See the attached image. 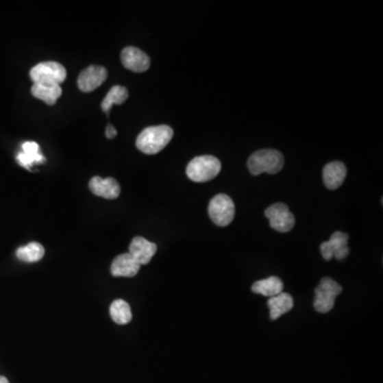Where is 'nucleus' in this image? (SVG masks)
I'll return each mask as SVG.
<instances>
[{"label": "nucleus", "instance_id": "obj_1", "mask_svg": "<svg viewBox=\"0 0 383 383\" xmlns=\"http://www.w3.org/2000/svg\"><path fill=\"white\" fill-rule=\"evenodd\" d=\"M173 136L174 130L167 125L148 127L138 134L136 147L146 155H156L166 147Z\"/></svg>", "mask_w": 383, "mask_h": 383}, {"label": "nucleus", "instance_id": "obj_2", "mask_svg": "<svg viewBox=\"0 0 383 383\" xmlns=\"http://www.w3.org/2000/svg\"><path fill=\"white\" fill-rule=\"evenodd\" d=\"M247 164L254 176H259L263 173L274 175L284 167V158L278 150L261 149L250 156Z\"/></svg>", "mask_w": 383, "mask_h": 383}, {"label": "nucleus", "instance_id": "obj_3", "mask_svg": "<svg viewBox=\"0 0 383 383\" xmlns=\"http://www.w3.org/2000/svg\"><path fill=\"white\" fill-rule=\"evenodd\" d=\"M221 169V161L213 156H200L194 158L186 167V175L190 180L203 184L212 180Z\"/></svg>", "mask_w": 383, "mask_h": 383}, {"label": "nucleus", "instance_id": "obj_4", "mask_svg": "<svg viewBox=\"0 0 383 383\" xmlns=\"http://www.w3.org/2000/svg\"><path fill=\"white\" fill-rule=\"evenodd\" d=\"M208 213L213 223L219 227H226L234 221L236 215V207L234 200L226 194H217L211 199Z\"/></svg>", "mask_w": 383, "mask_h": 383}, {"label": "nucleus", "instance_id": "obj_5", "mask_svg": "<svg viewBox=\"0 0 383 383\" xmlns=\"http://www.w3.org/2000/svg\"><path fill=\"white\" fill-rule=\"evenodd\" d=\"M342 286L334 279L325 277L315 288L314 308L319 313H328L334 309L336 297L342 293Z\"/></svg>", "mask_w": 383, "mask_h": 383}, {"label": "nucleus", "instance_id": "obj_6", "mask_svg": "<svg viewBox=\"0 0 383 383\" xmlns=\"http://www.w3.org/2000/svg\"><path fill=\"white\" fill-rule=\"evenodd\" d=\"M67 72L62 64L53 61L42 62L32 67L30 71V78L34 84H61L66 79Z\"/></svg>", "mask_w": 383, "mask_h": 383}, {"label": "nucleus", "instance_id": "obj_7", "mask_svg": "<svg viewBox=\"0 0 383 383\" xmlns=\"http://www.w3.org/2000/svg\"><path fill=\"white\" fill-rule=\"evenodd\" d=\"M271 228L279 232H288L294 228L295 217L291 213L286 203H277L265 210Z\"/></svg>", "mask_w": 383, "mask_h": 383}, {"label": "nucleus", "instance_id": "obj_8", "mask_svg": "<svg viewBox=\"0 0 383 383\" xmlns=\"http://www.w3.org/2000/svg\"><path fill=\"white\" fill-rule=\"evenodd\" d=\"M108 77L107 69L100 65H90L84 69L78 77V88L84 93L93 92L99 88Z\"/></svg>", "mask_w": 383, "mask_h": 383}, {"label": "nucleus", "instance_id": "obj_9", "mask_svg": "<svg viewBox=\"0 0 383 383\" xmlns=\"http://www.w3.org/2000/svg\"><path fill=\"white\" fill-rule=\"evenodd\" d=\"M123 65L134 73H144L150 67V59L143 50L129 46L124 48L121 55Z\"/></svg>", "mask_w": 383, "mask_h": 383}, {"label": "nucleus", "instance_id": "obj_10", "mask_svg": "<svg viewBox=\"0 0 383 383\" xmlns=\"http://www.w3.org/2000/svg\"><path fill=\"white\" fill-rule=\"evenodd\" d=\"M88 188L94 195L106 199H116L121 194V186L114 178H100L95 176L90 179Z\"/></svg>", "mask_w": 383, "mask_h": 383}, {"label": "nucleus", "instance_id": "obj_11", "mask_svg": "<svg viewBox=\"0 0 383 383\" xmlns=\"http://www.w3.org/2000/svg\"><path fill=\"white\" fill-rule=\"evenodd\" d=\"M156 253H157V245L142 236H136L129 246V254L140 265L148 264Z\"/></svg>", "mask_w": 383, "mask_h": 383}, {"label": "nucleus", "instance_id": "obj_12", "mask_svg": "<svg viewBox=\"0 0 383 383\" xmlns=\"http://www.w3.org/2000/svg\"><path fill=\"white\" fill-rule=\"evenodd\" d=\"M140 264L130 254L117 256L111 264V274L114 277L131 278L138 275Z\"/></svg>", "mask_w": 383, "mask_h": 383}, {"label": "nucleus", "instance_id": "obj_13", "mask_svg": "<svg viewBox=\"0 0 383 383\" xmlns=\"http://www.w3.org/2000/svg\"><path fill=\"white\" fill-rule=\"evenodd\" d=\"M347 175L345 165L338 161L328 163L323 171L324 184L329 190H336L342 186Z\"/></svg>", "mask_w": 383, "mask_h": 383}, {"label": "nucleus", "instance_id": "obj_14", "mask_svg": "<svg viewBox=\"0 0 383 383\" xmlns=\"http://www.w3.org/2000/svg\"><path fill=\"white\" fill-rule=\"evenodd\" d=\"M267 307L269 308V315L271 321H276L282 315L286 314L288 312L293 309L294 299L288 293L279 294L274 297L269 298L267 301Z\"/></svg>", "mask_w": 383, "mask_h": 383}, {"label": "nucleus", "instance_id": "obj_15", "mask_svg": "<svg viewBox=\"0 0 383 383\" xmlns=\"http://www.w3.org/2000/svg\"><path fill=\"white\" fill-rule=\"evenodd\" d=\"M32 93L34 97L42 100L46 105L53 106L62 95V88L55 84H34Z\"/></svg>", "mask_w": 383, "mask_h": 383}, {"label": "nucleus", "instance_id": "obj_16", "mask_svg": "<svg viewBox=\"0 0 383 383\" xmlns=\"http://www.w3.org/2000/svg\"><path fill=\"white\" fill-rule=\"evenodd\" d=\"M254 293L271 298L279 295L284 291V282L278 277L271 276L263 280L257 281L251 286Z\"/></svg>", "mask_w": 383, "mask_h": 383}, {"label": "nucleus", "instance_id": "obj_17", "mask_svg": "<svg viewBox=\"0 0 383 383\" xmlns=\"http://www.w3.org/2000/svg\"><path fill=\"white\" fill-rule=\"evenodd\" d=\"M348 240H349V236H348L347 234H344V232H341V231H336V232H334V234L331 236L330 240L321 244V256H323V258H324L326 261H330L338 250L342 249V248L347 246Z\"/></svg>", "mask_w": 383, "mask_h": 383}, {"label": "nucleus", "instance_id": "obj_18", "mask_svg": "<svg viewBox=\"0 0 383 383\" xmlns=\"http://www.w3.org/2000/svg\"><path fill=\"white\" fill-rule=\"evenodd\" d=\"M45 248L38 242H32L16 250V257L26 263H34L43 259Z\"/></svg>", "mask_w": 383, "mask_h": 383}, {"label": "nucleus", "instance_id": "obj_19", "mask_svg": "<svg viewBox=\"0 0 383 383\" xmlns=\"http://www.w3.org/2000/svg\"><path fill=\"white\" fill-rule=\"evenodd\" d=\"M111 319L119 325H126L132 319V312L128 302L123 299H116L110 307Z\"/></svg>", "mask_w": 383, "mask_h": 383}, {"label": "nucleus", "instance_id": "obj_20", "mask_svg": "<svg viewBox=\"0 0 383 383\" xmlns=\"http://www.w3.org/2000/svg\"><path fill=\"white\" fill-rule=\"evenodd\" d=\"M128 96V90L125 86H113L109 90L107 96L103 98V103H101V109H103V112L108 113L113 105H122V103H124Z\"/></svg>", "mask_w": 383, "mask_h": 383}, {"label": "nucleus", "instance_id": "obj_21", "mask_svg": "<svg viewBox=\"0 0 383 383\" xmlns=\"http://www.w3.org/2000/svg\"><path fill=\"white\" fill-rule=\"evenodd\" d=\"M43 156L40 153V155L32 156L28 155V153H21L17 156V161H18L19 164L22 166L26 167V169H30L34 163L42 162L43 161Z\"/></svg>", "mask_w": 383, "mask_h": 383}, {"label": "nucleus", "instance_id": "obj_22", "mask_svg": "<svg viewBox=\"0 0 383 383\" xmlns=\"http://www.w3.org/2000/svg\"><path fill=\"white\" fill-rule=\"evenodd\" d=\"M23 153L28 155H40V146L36 142H25L22 145Z\"/></svg>", "mask_w": 383, "mask_h": 383}, {"label": "nucleus", "instance_id": "obj_23", "mask_svg": "<svg viewBox=\"0 0 383 383\" xmlns=\"http://www.w3.org/2000/svg\"><path fill=\"white\" fill-rule=\"evenodd\" d=\"M116 129H115L111 124L108 125L107 129H106V136H107V138H110V140H112V138H114L115 136H116Z\"/></svg>", "mask_w": 383, "mask_h": 383}, {"label": "nucleus", "instance_id": "obj_24", "mask_svg": "<svg viewBox=\"0 0 383 383\" xmlns=\"http://www.w3.org/2000/svg\"><path fill=\"white\" fill-rule=\"evenodd\" d=\"M0 383H9V380L5 377L0 376Z\"/></svg>", "mask_w": 383, "mask_h": 383}]
</instances>
